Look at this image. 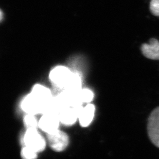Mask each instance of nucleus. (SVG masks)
<instances>
[{"instance_id": "obj_1", "label": "nucleus", "mask_w": 159, "mask_h": 159, "mask_svg": "<svg viewBox=\"0 0 159 159\" xmlns=\"http://www.w3.org/2000/svg\"><path fill=\"white\" fill-rule=\"evenodd\" d=\"M22 143L36 152H40L46 147V141L37 129H27L22 137Z\"/></svg>"}, {"instance_id": "obj_2", "label": "nucleus", "mask_w": 159, "mask_h": 159, "mask_svg": "<svg viewBox=\"0 0 159 159\" xmlns=\"http://www.w3.org/2000/svg\"><path fill=\"white\" fill-rule=\"evenodd\" d=\"M72 73V71L65 66H57L50 72V79L57 87L64 89L71 78Z\"/></svg>"}, {"instance_id": "obj_3", "label": "nucleus", "mask_w": 159, "mask_h": 159, "mask_svg": "<svg viewBox=\"0 0 159 159\" xmlns=\"http://www.w3.org/2000/svg\"><path fill=\"white\" fill-rule=\"evenodd\" d=\"M21 108L26 114L36 115L37 114H44L47 107L38 100L32 94L24 97L21 102Z\"/></svg>"}, {"instance_id": "obj_4", "label": "nucleus", "mask_w": 159, "mask_h": 159, "mask_svg": "<svg viewBox=\"0 0 159 159\" xmlns=\"http://www.w3.org/2000/svg\"><path fill=\"white\" fill-rule=\"evenodd\" d=\"M147 131L152 143L159 148V107L155 108L149 116Z\"/></svg>"}, {"instance_id": "obj_5", "label": "nucleus", "mask_w": 159, "mask_h": 159, "mask_svg": "<svg viewBox=\"0 0 159 159\" xmlns=\"http://www.w3.org/2000/svg\"><path fill=\"white\" fill-rule=\"evenodd\" d=\"M48 144L54 151L60 152L65 150L69 144V137L61 131H56L51 133L47 134Z\"/></svg>"}, {"instance_id": "obj_6", "label": "nucleus", "mask_w": 159, "mask_h": 159, "mask_svg": "<svg viewBox=\"0 0 159 159\" xmlns=\"http://www.w3.org/2000/svg\"><path fill=\"white\" fill-rule=\"evenodd\" d=\"M60 123L58 115L47 113L43 114L39 120V128L47 134L58 130Z\"/></svg>"}, {"instance_id": "obj_7", "label": "nucleus", "mask_w": 159, "mask_h": 159, "mask_svg": "<svg viewBox=\"0 0 159 159\" xmlns=\"http://www.w3.org/2000/svg\"><path fill=\"white\" fill-rule=\"evenodd\" d=\"M83 108L68 107L63 108L59 113L60 123L66 126L73 125L78 119L79 114Z\"/></svg>"}, {"instance_id": "obj_8", "label": "nucleus", "mask_w": 159, "mask_h": 159, "mask_svg": "<svg viewBox=\"0 0 159 159\" xmlns=\"http://www.w3.org/2000/svg\"><path fill=\"white\" fill-rule=\"evenodd\" d=\"M30 93L46 106L47 111L54 98L50 89L42 85L36 84L33 87Z\"/></svg>"}, {"instance_id": "obj_9", "label": "nucleus", "mask_w": 159, "mask_h": 159, "mask_svg": "<svg viewBox=\"0 0 159 159\" xmlns=\"http://www.w3.org/2000/svg\"><path fill=\"white\" fill-rule=\"evenodd\" d=\"M143 55L147 59L159 60V41L151 38L149 44H143L141 47Z\"/></svg>"}, {"instance_id": "obj_10", "label": "nucleus", "mask_w": 159, "mask_h": 159, "mask_svg": "<svg viewBox=\"0 0 159 159\" xmlns=\"http://www.w3.org/2000/svg\"><path fill=\"white\" fill-rule=\"evenodd\" d=\"M95 107L92 104H89L84 107L79 114L78 120L83 127H86L91 123L94 117Z\"/></svg>"}, {"instance_id": "obj_11", "label": "nucleus", "mask_w": 159, "mask_h": 159, "mask_svg": "<svg viewBox=\"0 0 159 159\" xmlns=\"http://www.w3.org/2000/svg\"><path fill=\"white\" fill-rule=\"evenodd\" d=\"M82 89V79L81 76L77 72H73L71 78L63 89L72 93L78 94Z\"/></svg>"}, {"instance_id": "obj_12", "label": "nucleus", "mask_w": 159, "mask_h": 159, "mask_svg": "<svg viewBox=\"0 0 159 159\" xmlns=\"http://www.w3.org/2000/svg\"><path fill=\"white\" fill-rule=\"evenodd\" d=\"M23 122L27 129H37L39 127V120L34 115L26 114L24 116Z\"/></svg>"}, {"instance_id": "obj_13", "label": "nucleus", "mask_w": 159, "mask_h": 159, "mask_svg": "<svg viewBox=\"0 0 159 159\" xmlns=\"http://www.w3.org/2000/svg\"><path fill=\"white\" fill-rule=\"evenodd\" d=\"M94 97L93 92L89 89H82L79 93V97L81 102L89 104L91 102Z\"/></svg>"}, {"instance_id": "obj_14", "label": "nucleus", "mask_w": 159, "mask_h": 159, "mask_svg": "<svg viewBox=\"0 0 159 159\" xmlns=\"http://www.w3.org/2000/svg\"><path fill=\"white\" fill-rule=\"evenodd\" d=\"M37 153L29 147L24 146L21 150V156L23 159H36Z\"/></svg>"}, {"instance_id": "obj_15", "label": "nucleus", "mask_w": 159, "mask_h": 159, "mask_svg": "<svg viewBox=\"0 0 159 159\" xmlns=\"http://www.w3.org/2000/svg\"><path fill=\"white\" fill-rule=\"evenodd\" d=\"M150 10L152 14L159 16V0H152L150 3Z\"/></svg>"}, {"instance_id": "obj_16", "label": "nucleus", "mask_w": 159, "mask_h": 159, "mask_svg": "<svg viewBox=\"0 0 159 159\" xmlns=\"http://www.w3.org/2000/svg\"><path fill=\"white\" fill-rule=\"evenodd\" d=\"M2 14H3V13H2L1 11V20L2 19V18H3V17H2Z\"/></svg>"}]
</instances>
